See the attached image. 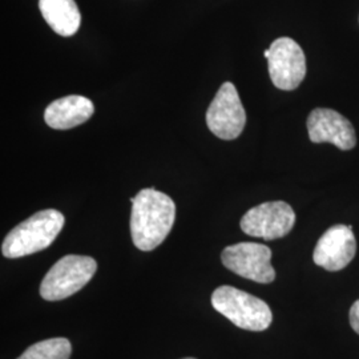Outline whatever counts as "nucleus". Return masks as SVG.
<instances>
[{"instance_id": "13", "label": "nucleus", "mask_w": 359, "mask_h": 359, "mask_svg": "<svg viewBox=\"0 0 359 359\" xmlns=\"http://www.w3.org/2000/svg\"><path fill=\"white\" fill-rule=\"evenodd\" d=\"M71 342L67 338H51L28 347L18 359H69Z\"/></svg>"}, {"instance_id": "11", "label": "nucleus", "mask_w": 359, "mask_h": 359, "mask_svg": "<svg viewBox=\"0 0 359 359\" xmlns=\"http://www.w3.org/2000/svg\"><path fill=\"white\" fill-rule=\"evenodd\" d=\"M93 111L95 107L90 99L71 95L52 102L44 112V120L53 129L75 128L90 120Z\"/></svg>"}, {"instance_id": "1", "label": "nucleus", "mask_w": 359, "mask_h": 359, "mask_svg": "<svg viewBox=\"0 0 359 359\" xmlns=\"http://www.w3.org/2000/svg\"><path fill=\"white\" fill-rule=\"evenodd\" d=\"M132 241L142 252H151L161 244L172 231L176 205L165 193L152 188L142 189L130 198Z\"/></svg>"}, {"instance_id": "4", "label": "nucleus", "mask_w": 359, "mask_h": 359, "mask_svg": "<svg viewBox=\"0 0 359 359\" xmlns=\"http://www.w3.org/2000/svg\"><path fill=\"white\" fill-rule=\"evenodd\" d=\"M97 270L92 257L69 256L60 258L43 278L40 295L46 301H62L81 290Z\"/></svg>"}, {"instance_id": "9", "label": "nucleus", "mask_w": 359, "mask_h": 359, "mask_svg": "<svg viewBox=\"0 0 359 359\" xmlns=\"http://www.w3.org/2000/svg\"><path fill=\"white\" fill-rule=\"evenodd\" d=\"M357 252V241L353 226L335 225L323 233L316 245L313 259L316 265L329 271L346 268Z\"/></svg>"}, {"instance_id": "12", "label": "nucleus", "mask_w": 359, "mask_h": 359, "mask_svg": "<svg viewBox=\"0 0 359 359\" xmlns=\"http://www.w3.org/2000/svg\"><path fill=\"white\" fill-rule=\"evenodd\" d=\"M39 8L57 35L69 38L79 31L81 15L75 0H39Z\"/></svg>"}, {"instance_id": "14", "label": "nucleus", "mask_w": 359, "mask_h": 359, "mask_svg": "<svg viewBox=\"0 0 359 359\" xmlns=\"http://www.w3.org/2000/svg\"><path fill=\"white\" fill-rule=\"evenodd\" d=\"M350 325L355 333L359 334V299L350 309Z\"/></svg>"}, {"instance_id": "8", "label": "nucleus", "mask_w": 359, "mask_h": 359, "mask_svg": "<svg viewBox=\"0 0 359 359\" xmlns=\"http://www.w3.org/2000/svg\"><path fill=\"white\" fill-rule=\"evenodd\" d=\"M269 75L273 84L283 90H293L306 76V57L298 43L290 38L274 40L269 47Z\"/></svg>"}, {"instance_id": "7", "label": "nucleus", "mask_w": 359, "mask_h": 359, "mask_svg": "<svg viewBox=\"0 0 359 359\" xmlns=\"http://www.w3.org/2000/svg\"><path fill=\"white\" fill-rule=\"evenodd\" d=\"M295 213L285 201H270L255 206L241 218V229L248 236L266 241L283 238L293 229Z\"/></svg>"}, {"instance_id": "10", "label": "nucleus", "mask_w": 359, "mask_h": 359, "mask_svg": "<svg viewBox=\"0 0 359 359\" xmlns=\"http://www.w3.org/2000/svg\"><path fill=\"white\" fill-rule=\"evenodd\" d=\"M308 130L310 140L316 144L330 142L342 151L353 149L357 144L351 123L333 109H314L308 117Z\"/></svg>"}, {"instance_id": "5", "label": "nucleus", "mask_w": 359, "mask_h": 359, "mask_svg": "<svg viewBox=\"0 0 359 359\" xmlns=\"http://www.w3.org/2000/svg\"><path fill=\"white\" fill-rule=\"evenodd\" d=\"M246 114L238 92L231 81L217 90L206 112V124L210 132L222 140L237 139L245 128Z\"/></svg>"}, {"instance_id": "15", "label": "nucleus", "mask_w": 359, "mask_h": 359, "mask_svg": "<svg viewBox=\"0 0 359 359\" xmlns=\"http://www.w3.org/2000/svg\"><path fill=\"white\" fill-rule=\"evenodd\" d=\"M182 359H196V358H182Z\"/></svg>"}, {"instance_id": "3", "label": "nucleus", "mask_w": 359, "mask_h": 359, "mask_svg": "<svg viewBox=\"0 0 359 359\" xmlns=\"http://www.w3.org/2000/svg\"><path fill=\"white\" fill-rule=\"evenodd\" d=\"M212 305L237 327L264 332L273 321L268 304L233 286H219L212 294Z\"/></svg>"}, {"instance_id": "6", "label": "nucleus", "mask_w": 359, "mask_h": 359, "mask_svg": "<svg viewBox=\"0 0 359 359\" xmlns=\"http://www.w3.org/2000/svg\"><path fill=\"white\" fill-rule=\"evenodd\" d=\"M221 261L226 269L258 283H270L276 280L271 266V250L266 245L240 243L224 249Z\"/></svg>"}, {"instance_id": "2", "label": "nucleus", "mask_w": 359, "mask_h": 359, "mask_svg": "<svg viewBox=\"0 0 359 359\" xmlns=\"http://www.w3.org/2000/svg\"><path fill=\"white\" fill-rule=\"evenodd\" d=\"M65 221L56 209L40 210L6 236L1 245L3 256L20 258L47 249L63 229Z\"/></svg>"}]
</instances>
